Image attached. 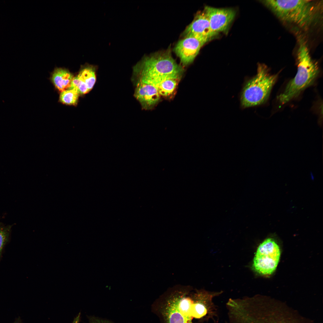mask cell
<instances>
[{
	"instance_id": "3",
	"label": "cell",
	"mask_w": 323,
	"mask_h": 323,
	"mask_svg": "<svg viewBox=\"0 0 323 323\" xmlns=\"http://www.w3.org/2000/svg\"><path fill=\"white\" fill-rule=\"evenodd\" d=\"M297 36V72L294 78L288 83L284 91L278 97V100L282 105L296 97L313 84L319 73L318 66L310 56L305 38L301 35Z\"/></svg>"
},
{
	"instance_id": "7",
	"label": "cell",
	"mask_w": 323,
	"mask_h": 323,
	"mask_svg": "<svg viewBox=\"0 0 323 323\" xmlns=\"http://www.w3.org/2000/svg\"><path fill=\"white\" fill-rule=\"evenodd\" d=\"M203 10L208 17L211 30L216 36L227 30L236 14L234 10L230 8L206 6Z\"/></svg>"
},
{
	"instance_id": "13",
	"label": "cell",
	"mask_w": 323,
	"mask_h": 323,
	"mask_svg": "<svg viewBox=\"0 0 323 323\" xmlns=\"http://www.w3.org/2000/svg\"><path fill=\"white\" fill-rule=\"evenodd\" d=\"M180 78L173 77L162 82L156 88L161 96L169 98L175 93Z\"/></svg>"
},
{
	"instance_id": "14",
	"label": "cell",
	"mask_w": 323,
	"mask_h": 323,
	"mask_svg": "<svg viewBox=\"0 0 323 323\" xmlns=\"http://www.w3.org/2000/svg\"><path fill=\"white\" fill-rule=\"evenodd\" d=\"M79 95L77 90L74 89H68L61 92L60 100L64 104L75 105L77 103Z\"/></svg>"
},
{
	"instance_id": "12",
	"label": "cell",
	"mask_w": 323,
	"mask_h": 323,
	"mask_svg": "<svg viewBox=\"0 0 323 323\" xmlns=\"http://www.w3.org/2000/svg\"><path fill=\"white\" fill-rule=\"evenodd\" d=\"M96 66L86 64L82 67L77 75L85 83L89 91L96 82Z\"/></svg>"
},
{
	"instance_id": "10",
	"label": "cell",
	"mask_w": 323,
	"mask_h": 323,
	"mask_svg": "<svg viewBox=\"0 0 323 323\" xmlns=\"http://www.w3.org/2000/svg\"><path fill=\"white\" fill-rule=\"evenodd\" d=\"M133 83L135 87L134 96L143 109H151L159 101L161 96L154 86L140 82Z\"/></svg>"
},
{
	"instance_id": "5",
	"label": "cell",
	"mask_w": 323,
	"mask_h": 323,
	"mask_svg": "<svg viewBox=\"0 0 323 323\" xmlns=\"http://www.w3.org/2000/svg\"><path fill=\"white\" fill-rule=\"evenodd\" d=\"M167 299L162 310L166 323H192L193 318H202L196 295L194 300L179 293Z\"/></svg>"
},
{
	"instance_id": "11",
	"label": "cell",
	"mask_w": 323,
	"mask_h": 323,
	"mask_svg": "<svg viewBox=\"0 0 323 323\" xmlns=\"http://www.w3.org/2000/svg\"><path fill=\"white\" fill-rule=\"evenodd\" d=\"M73 77L68 70L59 68L56 69L53 72L52 80L55 87L62 92L70 89Z\"/></svg>"
},
{
	"instance_id": "1",
	"label": "cell",
	"mask_w": 323,
	"mask_h": 323,
	"mask_svg": "<svg viewBox=\"0 0 323 323\" xmlns=\"http://www.w3.org/2000/svg\"><path fill=\"white\" fill-rule=\"evenodd\" d=\"M279 19L304 30L316 25L322 18V1L265 0L260 1Z\"/></svg>"
},
{
	"instance_id": "15",
	"label": "cell",
	"mask_w": 323,
	"mask_h": 323,
	"mask_svg": "<svg viewBox=\"0 0 323 323\" xmlns=\"http://www.w3.org/2000/svg\"><path fill=\"white\" fill-rule=\"evenodd\" d=\"M11 228L10 226H5L0 223V259L4 248L9 240Z\"/></svg>"
},
{
	"instance_id": "17",
	"label": "cell",
	"mask_w": 323,
	"mask_h": 323,
	"mask_svg": "<svg viewBox=\"0 0 323 323\" xmlns=\"http://www.w3.org/2000/svg\"><path fill=\"white\" fill-rule=\"evenodd\" d=\"M89 323H112L108 320H103L96 317H92L90 318Z\"/></svg>"
},
{
	"instance_id": "9",
	"label": "cell",
	"mask_w": 323,
	"mask_h": 323,
	"mask_svg": "<svg viewBox=\"0 0 323 323\" xmlns=\"http://www.w3.org/2000/svg\"><path fill=\"white\" fill-rule=\"evenodd\" d=\"M204 44L199 40L192 36H187L179 41L174 51L184 65L192 63Z\"/></svg>"
},
{
	"instance_id": "6",
	"label": "cell",
	"mask_w": 323,
	"mask_h": 323,
	"mask_svg": "<svg viewBox=\"0 0 323 323\" xmlns=\"http://www.w3.org/2000/svg\"><path fill=\"white\" fill-rule=\"evenodd\" d=\"M280 256L278 245L273 239H266L257 249L253 261V268L261 275H271L276 270Z\"/></svg>"
},
{
	"instance_id": "18",
	"label": "cell",
	"mask_w": 323,
	"mask_h": 323,
	"mask_svg": "<svg viewBox=\"0 0 323 323\" xmlns=\"http://www.w3.org/2000/svg\"><path fill=\"white\" fill-rule=\"evenodd\" d=\"M80 314L79 313L74 319L72 323H79Z\"/></svg>"
},
{
	"instance_id": "2",
	"label": "cell",
	"mask_w": 323,
	"mask_h": 323,
	"mask_svg": "<svg viewBox=\"0 0 323 323\" xmlns=\"http://www.w3.org/2000/svg\"><path fill=\"white\" fill-rule=\"evenodd\" d=\"M183 71L169 51L158 52L144 56L134 66L132 80L156 87L167 79L181 78Z\"/></svg>"
},
{
	"instance_id": "8",
	"label": "cell",
	"mask_w": 323,
	"mask_h": 323,
	"mask_svg": "<svg viewBox=\"0 0 323 323\" xmlns=\"http://www.w3.org/2000/svg\"><path fill=\"white\" fill-rule=\"evenodd\" d=\"M183 34L184 37L192 36L196 38L204 44L216 36L211 30L208 17L204 10L197 13Z\"/></svg>"
},
{
	"instance_id": "16",
	"label": "cell",
	"mask_w": 323,
	"mask_h": 323,
	"mask_svg": "<svg viewBox=\"0 0 323 323\" xmlns=\"http://www.w3.org/2000/svg\"><path fill=\"white\" fill-rule=\"evenodd\" d=\"M69 89L77 90L80 95L84 94L89 92L85 83L78 76L73 77Z\"/></svg>"
},
{
	"instance_id": "19",
	"label": "cell",
	"mask_w": 323,
	"mask_h": 323,
	"mask_svg": "<svg viewBox=\"0 0 323 323\" xmlns=\"http://www.w3.org/2000/svg\"><path fill=\"white\" fill-rule=\"evenodd\" d=\"M14 323H22V322H21V321L19 319H17V320H16V321L14 322Z\"/></svg>"
},
{
	"instance_id": "4",
	"label": "cell",
	"mask_w": 323,
	"mask_h": 323,
	"mask_svg": "<svg viewBox=\"0 0 323 323\" xmlns=\"http://www.w3.org/2000/svg\"><path fill=\"white\" fill-rule=\"evenodd\" d=\"M277 77V74H270L265 65L259 64L256 75L248 81L243 89L240 97L242 106L247 108L265 102Z\"/></svg>"
}]
</instances>
